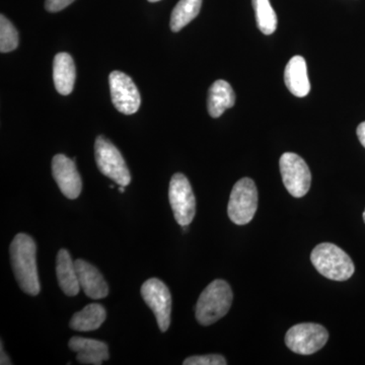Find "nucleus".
I'll list each match as a JSON object with an SVG mask.
<instances>
[{
	"label": "nucleus",
	"mask_w": 365,
	"mask_h": 365,
	"mask_svg": "<svg viewBox=\"0 0 365 365\" xmlns=\"http://www.w3.org/2000/svg\"><path fill=\"white\" fill-rule=\"evenodd\" d=\"M96 162L100 172L119 186L130 184L131 176L119 150L104 136H98L95 143Z\"/></svg>",
	"instance_id": "5"
},
{
	"label": "nucleus",
	"mask_w": 365,
	"mask_h": 365,
	"mask_svg": "<svg viewBox=\"0 0 365 365\" xmlns=\"http://www.w3.org/2000/svg\"><path fill=\"white\" fill-rule=\"evenodd\" d=\"M68 347L76 353V359L81 364L101 365L110 359L109 348L102 341L72 337Z\"/></svg>",
	"instance_id": "13"
},
{
	"label": "nucleus",
	"mask_w": 365,
	"mask_h": 365,
	"mask_svg": "<svg viewBox=\"0 0 365 365\" xmlns=\"http://www.w3.org/2000/svg\"><path fill=\"white\" fill-rule=\"evenodd\" d=\"M252 4L259 30L265 35H272L277 29L278 20L270 0H252Z\"/></svg>",
	"instance_id": "20"
},
{
	"label": "nucleus",
	"mask_w": 365,
	"mask_h": 365,
	"mask_svg": "<svg viewBox=\"0 0 365 365\" xmlns=\"http://www.w3.org/2000/svg\"><path fill=\"white\" fill-rule=\"evenodd\" d=\"M362 217H364V223H365V210H364V215H362Z\"/></svg>",
	"instance_id": "28"
},
{
	"label": "nucleus",
	"mask_w": 365,
	"mask_h": 365,
	"mask_svg": "<svg viewBox=\"0 0 365 365\" xmlns=\"http://www.w3.org/2000/svg\"><path fill=\"white\" fill-rule=\"evenodd\" d=\"M258 209V190L253 180L242 178L235 182L228 201L227 215L235 225L252 222Z\"/></svg>",
	"instance_id": "4"
},
{
	"label": "nucleus",
	"mask_w": 365,
	"mask_h": 365,
	"mask_svg": "<svg viewBox=\"0 0 365 365\" xmlns=\"http://www.w3.org/2000/svg\"><path fill=\"white\" fill-rule=\"evenodd\" d=\"M311 261L317 271L330 280H348L354 274L355 266L351 258L331 242L318 245L312 252Z\"/></svg>",
	"instance_id": "3"
},
{
	"label": "nucleus",
	"mask_w": 365,
	"mask_h": 365,
	"mask_svg": "<svg viewBox=\"0 0 365 365\" xmlns=\"http://www.w3.org/2000/svg\"><path fill=\"white\" fill-rule=\"evenodd\" d=\"M52 174L60 191L66 198H78L83 189V182L74 160L64 155H56L52 160Z\"/></svg>",
	"instance_id": "11"
},
{
	"label": "nucleus",
	"mask_w": 365,
	"mask_h": 365,
	"mask_svg": "<svg viewBox=\"0 0 365 365\" xmlns=\"http://www.w3.org/2000/svg\"><path fill=\"white\" fill-rule=\"evenodd\" d=\"M74 0H46L45 9L49 13H58L66 7L71 6Z\"/></svg>",
	"instance_id": "23"
},
{
	"label": "nucleus",
	"mask_w": 365,
	"mask_h": 365,
	"mask_svg": "<svg viewBox=\"0 0 365 365\" xmlns=\"http://www.w3.org/2000/svg\"><path fill=\"white\" fill-rule=\"evenodd\" d=\"M113 105L117 111L132 115L138 111L141 104L140 93L134 81L121 71H113L109 76Z\"/></svg>",
	"instance_id": "10"
},
{
	"label": "nucleus",
	"mask_w": 365,
	"mask_h": 365,
	"mask_svg": "<svg viewBox=\"0 0 365 365\" xmlns=\"http://www.w3.org/2000/svg\"><path fill=\"white\" fill-rule=\"evenodd\" d=\"M11 268L19 287L26 294L36 297L41 287L37 268V246L30 235L19 234L9 248Z\"/></svg>",
	"instance_id": "1"
},
{
	"label": "nucleus",
	"mask_w": 365,
	"mask_h": 365,
	"mask_svg": "<svg viewBox=\"0 0 365 365\" xmlns=\"http://www.w3.org/2000/svg\"><path fill=\"white\" fill-rule=\"evenodd\" d=\"M19 46V33L4 14L0 16V52L14 51Z\"/></svg>",
	"instance_id": "21"
},
{
	"label": "nucleus",
	"mask_w": 365,
	"mask_h": 365,
	"mask_svg": "<svg viewBox=\"0 0 365 365\" xmlns=\"http://www.w3.org/2000/svg\"><path fill=\"white\" fill-rule=\"evenodd\" d=\"M184 365H227V362L222 355L209 354L202 356H192L185 359Z\"/></svg>",
	"instance_id": "22"
},
{
	"label": "nucleus",
	"mask_w": 365,
	"mask_h": 365,
	"mask_svg": "<svg viewBox=\"0 0 365 365\" xmlns=\"http://www.w3.org/2000/svg\"><path fill=\"white\" fill-rule=\"evenodd\" d=\"M1 353H0V355H1V359H0V364L1 365H11L13 364V362L11 361V359L7 357L6 353L4 351V346H2L1 342Z\"/></svg>",
	"instance_id": "25"
},
{
	"label": "nucleus",
	"mask_w": 365,
	"mask_h": 365,
	"mask_svg": "<svg viewBox=\"0 0 365 365\" xmlns=\"http://www.w3.org/2000/svg\"><path fill=\"white\" fill-rule=\"evenodd\" d=\"M284 81L287 88L295 97H307L311 91L306 59L304 57H292L288 61L284 71Z\"/></svg>",
	"instance_id": "14"
},
{
	"label": "nucleus",
	"mask_w": 365,
	"mask_h": 365,
	"mask_svg": "<svg viewBox=\"0 0 365 365\" xmlns=\"http://www.w3.org/2000/svg\"><path fill=\"white\" fill-rule=\"evenodd\" d=\"M234 294L227 281H212L199 297L196 304V319L202 326H210L227 316L232 307Z\"/></svg>",
	"instance_id": "2"
},
{
	"label": "nucleus",
	"mask_w": 365,
	"mask_h": 365,
	"mask_svg": "<svg viewBox=\"0 0 365 365\" xmlns=\"http://www.w3.org/2000/svg\"><path fill=\"white\" fill-rule=\"evenodd\" d=\"M140 292L144 302L157 318L158 328L163 333L167 332L172 314V295L169 288L162 280L150 278L143 283Z\"/></svg>",
	"instance_id": "9"
},
{
	"label": "nucleus",
	"mask_w": 365,
	"mask_h": 365,
	"mask_svg": "<svg viewBox=\"0 0 365 365\" xmlns=\"http://www.w3.org/2000/svg\"><path fill=\"white\" fill-rule=\"evenodd\" d=\"M202 0H180L170 16V29L173 32H180L184 26L191 23L200 13Z\"/></svg>",
	"instance_id": "19"
},
{
	"label": "nucleus",
	"mask_w": 365,
	"mask_h": 365,
	"mask_svg": "<svg viewBox=\"0 0 365 365\" xmlns=\"http://www.w3.org/2000/svg\"><path fill=\"white\" fill-rule=\"evenodd\" d=\"M56 275L62 292L67 297H76L81 290L76 263L72 261L71 254L66 249H61L57 254Z\"/></svg>",
	"instance_id": "16"
},
{
	"label": "nucleus",
	"mask_w": 365,
	"mask_h": 365,
	"mask_svg": "<svg viewBox=\"0 0 365 365\" xmlns=\"http://www.w3.org/2000/svg\"><path fill=\"white\" fill-rule=\"evenodd\" d=\"M119 191H120V193H124V187L120 186Z\"/></svg>",
	"instance_id": "26"
},
{
	"label": "nucleus",
	"mask_w": 365,
	"mask_h": 365,
	"mask_svg": "<svg viewBox=\"0 0 365 365\" xmlns=\"http://www.w3.org/2000/svg\"><path fill=\"white\" fill-rule=\"evenodd\" d=\"M356 133L357 136H359L360 143H361L362 146L365 148V121L360 123L359 126L357 127Z\"/></svg>",
	"instance_id": "24"
},
{
	"label": "nucleus",
	"mask_w": 365,
	"mask_h": 365,
	"mask_svg": "<svg viewBox=\"0 0 365 365\" xmlns=\"http://www.w3.org/2000/svg\"><path fill=\"white\" fill-rule=\"evenodd\" d=\"M76 78V71L73 59L68 53H58L53 62V79L55 88L60 95H71Z\"/></svg>",
	"instance_id": "15"
},
{
	"label": "nucleus",
	"mask_w": 365,
	"mask_h": 365,
	"mask_svg": "<svg viewBox=\"0 0 365 365\" xmlns=\"http://www.w3.org/2000/svg\"><path fill=\"white\" fill-rule=\"evenodd\" d=\"M150 2H158L160 1V0H148Z\"/></svg>",
	"instance_id": "27"
},
{
	"label": "nucleus",
	"mask_w": 365,
	"mask_h": 365,
	"mask_svg": "<svg viewBox=\"0 0 365 365\" xmlns=\"http://www.w3.org/2000/svg\"><path fill=\"white\" fill-rule=\"evenodd\" d=\"M281 177L285 188L295 198L306 196L312 185V174L309 165L299 155L285 153L279 160Z\"/></svg>",
	"instance_id": "7"
},
{
	"label": "nucleus",
	"mask_w": 365,
	"mask_h": 365,
	"mask_svg": "<svg viewBox=\"0 0 365 365\" xmlns=\"http://www.w3.org/2000/svg\"><path fill=\"white\" fill-rule=\"evenodd\" d=\"M235 95L230 83L225 81H216L208 91V113L212 118H220L225 110L235 106Z\"/></svg>",
	"instance_id": "17"
},
{
	"label": "nucleus",
	"mask_w": 365,
	"mask_h": 365,
	"mask_svg": "<svg viewBox=\"0 0 365 365\" xmlns=\"http://www.w3.org/2000/svg\"><path fill=\"white\" fill-rule=\"evenodd\" d=\"M329 333L325 327L316 323L297 324L285 335V344L292 352L311 355L327 344Z\"/></svg>",
	"instance_id": "6"
},
{
	"label": "nucleus",
	"mask_w": 365,
	"mask_h": 365,
	"mask_svg": "<svg viewBox=\"0 0 365 365\" xmlns=\"http://www.w3.org/2000/svg\"><path fill=\"white\" fill-rule=\"evenodd\" d=\"M169 199L175 220L181 227L193 222L196 213V199L191 184L185 175L178 173L172 177Z\"/></svg>",
	"instance_id": "8"
},
{
	"label": "nucleus",
	"mask_w": 365,
	"mask_h": 365,
	"mask_svg": "<svg viewBox=\"0 0 365 365\" xmlns=\"http://www.w3.org/2000/svg\"><path fill=\"white\" fill-rule=\"evenodd\" d=\"M107 313L100 304H91L72 316L69 327L78 332L98 330L104 324Z\"/></svg>",
	"instance_id": "18"
},
{
	"label": "nucleus",
	"mask_w": 365,
	"mask_h": 365,
	"mask_svg": "<svg viewBox=\"0 0 365 365\" xmlns=\"http://www.w3.org/2000/svg\"><path fill=\"white\" fill-rule=\"evenodd\" d=\"M76 263L78 282L86 297L93 299H105L109 294V287L102 274L95 266L85 260L78 259Z\"/></svg>",
	"instance_id": "12"
}]
</instances>
